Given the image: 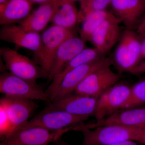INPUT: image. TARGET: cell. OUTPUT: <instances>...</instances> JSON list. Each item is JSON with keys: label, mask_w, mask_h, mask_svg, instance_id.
Returning <instances> with one entry per match:
<instances>
[{"label": "cell", "mask_w": 145, "mask_h": 145, "mask_svg": "<svg viewBox=\"0 0 145 145\" xmlns=\"http://www.w3.org/2000/svg\"><path fill=\"white\" fill-rule=\"evenodd\" d=\"M140 127L107 125L89 129L83 123L73 130L82 133L83 145H110L127 140L137 142Z\"/></svg>", "instance_id": "cell-1"}, {"label": "cell", "mask_w": 145, "mask_h": 145, "mask_svg": "<svg viewBox=\"0 0 145 145\" xmlns=\"http://www.w3.org/2000/svg\"><path fill=\"white\" fill-rule=\"evenodd\" d=\"M76 36L74 29H67L52 25L41 34L40 48L34 53L35 62L44 72L47 79L54 56L60 46L71 37Z\"/></svg>", "instance_id": "cell-2"}, {"label": "cell", "mask_w": 145, "mask_h": 145, "mask_svg": "<svg viewBox=\"0 0 145 145\" xmlns=\"http://www.w3.org/2000/svg\"><path fill=\"white\" fill-rule=\"evenodd\" d=\"M0 92L4 96L50 103L45 90L36 82L20 78L9 72L0 75Z\"/></svg>", "instance_id": "cell-3"}, {"label": "cell", "mask_w": 145, "mask_h": 145, "mask_svg": "<svg viewBox=\"0 0 145 145\" xmlns=\"http://www.w3.org/2000/svg\"><path fill=\"white\" fill-rule=\"evenodd\" d=\"M140 39L133 29H126L121 33L112 59L120 72L130 73L141 62Z\"/></svg>", "instance_id": "cell-4"}, {"label": "cell", "mask_w": 145, "mask_h": 145, "mask_svg": "<svg viewBox=\"0 0 145 145\" xmlns=\"http://www.w3.org/2000/svg\"><path fill=\"white\" fill-rule=\"evenodd\" d=\"M112 64V58L104 57L71 70L63 77L57 87L48 95L50 103L74 92L79 84L91 72L101 68L111 66Z\"/></svg>", "instance_id": "cell-5"}, {"label": "cell", "mask_w": 145, "mask_h": 145, "mask_svg": "<svg viewBox=\"0 0 145 145\" xmlns=\"http://www.w3.org/2000/svg\"><path fill=\"white\" fill-rule=\"evenodd\" d=\"M0 55L8 72L27 80L36 82L46 78L44 72L35 61L9 47L0 48Z\"/></svg>", "instance_id": "cell-6"}, {"label": "cell", "mask_w": 145, "mask_h": 145, "mask_svg": "<svg viewBox=\"0 0 145 145\" xmlns=\"http://www.w3.org/2000/svg\"><path fill=\"white\" fill-rule=\"evenodd\" d=\"M73 129L69 128L54 131L39 127L20 129L4 139L0 145H48Z\"/></svg>", "instance_id": "cell-7"}, {"label": "cell", "mask_w": 145, "mask_h": 145, "mask_svg": "<svg viewBox=\"0 0 145 145\" xmlns=\"http://www.w3.org/2000/svg\"><path fill=\"white\" fill-rule=\"evenodd\" d=\"M89 118V117L73 115L61 110L44 108L20 129L39 127L50 131L61 130L74 127L84 123Z\"/></svg>", "instance_id": "cell-8"}, {"label": "cell", "mask_w": 145, "mask_h": 145, "mask_svg": "<svg viewBox=\"0 0 145 145\" xmlns=\"http://www.w3.org/2000/svg\"><path fill=\"white\" fill-rule=\"evenodd\" d=\"M121 78L120 74L113 71L110 66L101 68L88 75L74 92L98 99L101 94L117 84Z\"/></svg>", "instance_id": "cell-9"}, {"label": "cell", "mask_w": 145, "mask_h": 145, "mask_svg": "<svg viewBox=\"0 0 145 145\" xmlns=\"http://www.w3.org/2000/svg\"><path fill=\"white\" fill-rule=\"evenodd\" d=\"M131 87L117 84L101 94L97 99L94 115L96 122L101 121L122 109L128 99Z\"/></svg>", "instance_id": "cell-10"}, {"label": "cell", "mask_w": 145, "mask_h": 145, "mask_svg": "<svg viewBox=\"0 0 145 145\" xmlns=\"http://www.w3.org/2000/svg\"><path fill=\"white\" fill-rule=\"evenodd\" d=\"M97 99L73 92L49 103L44 109H59L73 115L89 117L94 114Z\"/></svg>", "instance_id": "cell-11"}, {"label": "cell", "mask_w": 145, "mask_h": 145, "mask_svg": "<svg viewBox=\"0 0 145 145\" xmlns=\"http://www.w3.org/2000/svg\"><path fill=\"white\" fill-rule=\"evenodd\" d=\"M0 104L10 118L13 132L26 124L39 106L32 100L4 96L0 100Z\"/></svg>", "instance_id": "cell-12"}, {"label": "cell", "mask_w": 145, "mask_h": 145, "mask_svg": "<svg viewBox=\"0 0 145 145\" xmlns=\"http://www.w3.org/2000/svg\"><path fill=\"white\" fill-rule=\"evenodd\" d=\"M121 23L114 15L108 18L94 31L89 42L105 55L119 41L121 34Z\"/></svg>", "instance_id": "cell-13"}, {"label": "cell", "mask_w": 145, "mask_h": 145, "mask_svg": "<svg viewBox=\"0 0 145 145\" xmlns=\"http://www.w3.org/2000/svg\"><path fill=\"white\" fill-rule=\"evenodd\" d=\"M0 39L36 53L40 46L41 36L40 33L27 31L20 25L11 24L2 25Z\"/></svg>", "instance_id": "cell-14"}, {"label": "cell", "mask_w": 145, "mask_h": 145, "mask_svg": "<svg viewBox=\"0 0 145 145\" xmlns=\"http://www.w3.org/2000/svg\"><path fill=\"white\" fill-rule=\"evenodd\" d=\"M86 42L77 36L65 41L57 50L53 61L47 80L50 82L74 57L84 49Z\"/></svg>", "instance_id": "cell-15"}, {"label": "cell", "mask_w": 145, "mask_h": 145, "mask_svg": "<svg viewBox=\"0 0 145 145\" xmlns=\"http://www.w3.org/2000/svg\"><path fill=\"white\" fill-rule=\"evenodd\" d=\"M110 5L114 15L129 29L137 27L145 13V0H112Z\"/></svg>", "instance_id": "cell-16"}, {"label": "cell", "mask_w": 145, "mask_h": 145, "mask_svg": "<svg viewBox=\"0 0 145 145\" xmlns=\"http://www.w3.org/2000/svg\"><path fill=\"white\" fill-rule=\"evenodd\" d=\"M62 0H50L41 4L19 25L27 31L40 33L51 23L55 11Z\"/></svg>", "instance_id": "cell-17"}, {"label": "cell", "mask_w": 145, "mask_h": 145, "mask_svg": "<svg viewBox=\"0 0 145 145\" xmlns=\"http://www.w3.org/2000/svg\"><path fill=\"white\" fill-rule=\"evenodd\" d=\"M107 125H119L129 127H140L145 125V106L123 109L101 121L85 124L89 129Z\"/></svg>", "instance_id": "cell-18"}, {"label": "cell", "mask_w": 145, "mask_h": 145, "mask_svg": "<svg viewBox=\"0 0 145 145\" xmlns=\"http://www.w3.org/2000/svg\"><path fill=\"white\" fill-rule=\"evenodd\" d=\"M34 3L30 0H8L0 5V24L19 23L31 12Z\"/></svg>", "instance_id": "cell-19"}, {"label": "cell", "mask_w": 145, "mask_h": 145, "mask_svg": "<svg viewBox=\"0 0 145 145\" xmlns=\"http://www.w3.org/2000/svg\"><path fill=\"white\" fill-rule=\"evenodd\" d=\"M104 57L105 55L95 48H85L77 54L50 82L45 89L47 96L57 87L60 81L67 72L78 67L95 61Z\"/></svg>", "instance_id": "cell-20"}, {"label": "cell", "mask_w": 145, "mask_h": 145, "mask_svg": "<svg viewBox=\"0 0 145 145\" xmlns=\"http://www.w3.org/2000/svg\"><path fill=\"white\" fill-rule=\"evenodd\" d=\"M79 22V11L75 2L62 0L51 21L52 25L67 29H74Z\"/></svg>", "instance_id": "cell-21"}, {"label": "cell", "mask_w": 145, "mask_h": 145, "mask_svg": "<svg viewBox=\"0 0 145 145\" xmlns=\"http://www.w3.org/2000/svg\"><path fill=\"white\" fill-rule=\"evenodd\" d=\"M114 14L106 10L93 11L86 14L79 19L82 23L80 37L84 41H89L92 34L101 24Z\"/></svg>", "instance_id": "cell-22"}, {"label": "cell", "mask_w": 145, "mask_h": 145, "mask_svg": "<svg viewBox=\"0 0 145 145\" xmlns=\"http://www.w3.org/2000/svg\"><path fill=\"white\" fill-rule=\"evenodd\" d=\"M145 105V80L135 83L131 87L128 99L123 109L138 107Z\"/></svg>", "instance_id": "cell-23"}, {"label": "cell", "mask_w": 145, "mask_h": 145, "mask_svg": "<svg viewBox=\"0 0 145 145\" xmlns=\"http://www.w3.org/2000/svg\"><path fill=\"white\" fill-rule=\"evenodd\" d=\"M112 0H83L80 2L79 20L86 14L98 10H106Z\"/></svg>", "instance_id": "cell-24"}, {"label": "cell", "mask_w": 145, "mask_h": 145, "mask_svg": "<svg viewBox=\"0 0 145 145\" xmlns=\"http://www.w3.org/2000/svg\"><path fill=\"white\" fill-rule=\"evenodd\" d=\"M14 131L12 123L5 109L0 104V135L4 139Z\"/></svg>", "instance_id": "cell-25"}, {"label": "cell", "mask_w": 145, "mask_h": 145, "mask_svg": "<svg viewBox=\"0 0 145 145\" xmlns=\"http://www.w3.org/2000/svg\"><path fill=\"white\" fill-rule=\"evenodd\" d=\"M144 73H145V61H141L130 72L134 75H139Z\"/></svg>", "instance_id": "cell-26"}, {"label": "cell", "mask_w": 145, "mask_h": 145, "mask_svg": "<svg viewBox=\"0 0 145 145\" xmlns=\"http://www.w3.org/2000/svg\"><path fill=\"white\" fill-rule=\"evenodd\" d=\"M137 142L145 145V125L140 127Z\"/></svg>", "instance_id": "cell-27"}, {"label": "cell", "mask_w": 145, "mask_h": 145, "mask_svg": "<svg viewBox=\"0 0 145 145\" xmlns=\"http://www.w3.org/2000/svg\"><path fill=\"white\" fill-rule=\"evenodd\" d=\"M142 39V40L141 41V55H140L141 62L143 60L145 59V36L143 37Z\"/></svg>", "instance_id": "cell-28"}, {"label": "cell", "mask_w": 145, "mask_h": 145, "mask_svg": "<svg viewBox=\"0 0 145 145\" xmlns=\"http://www.w3.org/2000/svg\"><path fill=\"white\" fill-rule=\"evenodd\" d=\"M137 142L133 140H127L110 145H138Z\"/></svg>", "instance_id": "cell-29"}, {"label": "cell", "mask_w": 145, "mask_h": 145, "mask_svg": "<svg viewBox=\"0 0 145 145\" xmlns=\"http://www.w3.org/2000/svg\"><path fill=\"white\" fill-rule=\"evenodd\" d=\"M137 33L140 38H142L145 36V26L142 28H137Z\"/></svg>", "instance_id": "cell-30"}, {"label": "cell", "mask_w": 145, "mask_h": 145, "mask_svg": "<svg viewBox=\"0 0 145 145\" xmlns=\"http://www.w3.org/2000/svg\"><path fill=\"white\" fill-rule=\"evenodd\" d=\"M145 26V13L142 17L141 20H140L138 26H137V28H142Z\"/></svg>", "instance_id": "cell-31"}, {"label": "cell", "mask_w": 145, "mask_h": 145, "mask_svg": "<svg viewBox=\"0 0 145 145\" xmlns=\"http://www.w3.org/2000/svg\"><path fill=\"white\" fill-rule=\"evenodd\" d=\"M33 3H37L42 4L43 3L49 1L50 0H30Z\"/></svg>", "instance_id": "cell-32"}, {"label": "cell", "mask_w": 145, "mask_h": 145, "mask_svg": "<svg viewBox=\"0 0 145 145\" xmlns=\"http://www.w3.org/2000/svg\"><path fill=\"white\" fill-rule=\"evenodd\" d=\"M8 0H0V5L6 2Z\"/></svg>", "instance_id": "cell-33"}, {"label": "cell", "mask_w": 145, "mask_h": 145, "mask_svg": "<svg viewBox=\"0 0 145 145\" xmlns=\"http://www.w3.org/2000/svg\"><path fill=\"white\" fill-rule=\"evenodd\" d=\"M58 145H70L69 144H66V143H63L61 142V143H60V144H59Z\"/></svg>", "instance_id": "cell-34"}, {"label": "cell", "mask_w": 145, "mask_h": 145, "mask_svg": "<svg viewBox=\"0 0 145 145\" xmlns=\"http://www.w3.org/2000/svg\"><path fill=\"white\" fill-rule=\"evenodd\" d=\"M71 1H72L73 2H75L76 1H80V2H81V1H83V0H71Z\"/></svg>", "instance_id": "cell-35"}]
</instances>
